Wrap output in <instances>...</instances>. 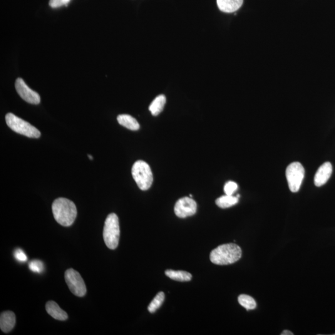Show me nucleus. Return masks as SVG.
<instances>
[{
	"instance_id": "1",
	"label": "nucleus",
	"mask_w": 335,
	"mask_h": 335,
	"mask_svg": "<svg viewBox=\"0 0 335 335\" xmlns=\"http://www.w3.org/2000/svg\"><path fill=\"white\" fill-rule=\"evenodd\" d=\"M55 219L64 227L73 224L77 215L75 204L68 199L61 198L54 201L52 205Z\"/></svg>"
},
{
	"instance_id": "2",
	"label": "nucleus",
	"mask_w": 335,
	"mask_h": 335,
	"mask_svg": "<svg viewBox=\"0 0 335 335\" xmlns=\"http://www.w3.org/2000/svg\"><path fill=\"white\" fill-rule=\"evenodd\" d=\"M242 251L235 243H227L218 246L210 253V262L217 265L233 264L242 257Z\"/></svg>"
},
{
	"instance_id": "3",
	"label": "nucleus",
	"mask_w": 335,
	"mask_h": 335,
	"mask_svg": "<svg viewBox=\"0 0 335 335\" xmlns=\"http://www.w3.org/2000/svg\"><path fill=\"white\" fill-rule=\"evenodd\" d=\"M119 237H120V227L119 218L116 213H111L107 217L104 223V241L109 249L114 250L118 247Z\"/></svg>"
},
{
	"instance_id": "4",
	"label": "nucleus",
	"mask_w": 335,
	"mask_h": 335,
	"mask_svg": "<svg viewBox=\"0 0 335 335\" xmlns=\"http://www.w3.org/2000/svg\"><path fill=\"white\" fill-rule=\"evenodd\" d=\"M132 175L141 190H148L152 185L153 178L150 166L145 161L139 160L134 164Z\"/></svg>"
},
{
	"instance_id": "5",
	"label": "nucleus",
	"mask_w": 335,
	"mask_h": 335,
	"mask_svg": "<svg viewBox=\"0 0 335 335\" xmlns=\"http://www.w3.org/2000/svg\"><path fill=\"white\" fill-rule=\"evenodd\" d=\"M5 119L7 125L15 133L29 138H36L41 136V133L38 129L12 113L7 114Z\"/></svg>"
},
{
	"instance_id": "6",
	"label": "nucleus",
	"mask_w": 335,
	"mask_h": 335,
	"mask_svg": "<svg viewBox=\"0 0 335 335\" xmlns=\"http://www.w3.org/2000/svg\"><path fill=\"white\" fill-rule=\"evenodd\" d=\"M288 185L290 191L297 193L299 191L305 175L304 168L299 162H293L287 166L285 171Z\"/></svg>"
},
{
	"instance_id": "7",
	"label": "nucleus",
	"mask_w": 335,
	"mask_h": 335,
	"mask_svg": "<svg viewBox=\"0 0 335 335\" xmlns=\"http://www.w3.org/2000/svg\"><path fill=\"white\" fill-rule=\"evenodd\" d=\"M65 279L70 291L78 297H83L86 293V287L83 278L78 272L73 269H67Z\"/></svg>"
},
{
	"instance_id": "8",
	"label": "nucleus",
	"mask_w": 335,
	"mask_h": 335,
	"mask_svg": "<svg viewBox=\"0 0 335 335\" xmlns=\"http://www.w3.org/2000/svg\"><path fill=\"white\" fill-rule=\"evenodd\" d=\"M174 211L178 217H190L197 212V203L191 198H181L176 202Z\"/></svg>"
},
{
	"instance_id": "9",
	"label": "nucleus",
	"mask_w": 335,
	"mask_h": 335,
	"mask_svg": "<svg viewBox=\"0 0 335 335\" xmlns=\"http://www.w3.org/2000/svg\"><path fill=\"white\" fill-rule=\"evenodd\" d=\"M17 93L22 99L27 103L32 104H38L41 102V98L37 92L32 90L25 83L22 78H17L15 83Z\"/></svg>"
},
{
	"instance_id": "10",
	"label": "nucleus",
	"mask_w": 335,
	"mask_h": 335,
	"mask_svg": "<svg viewBox=\"0 0 335 335\" xmlns=\"http://www.w3.org/2000/svg\"><path fill=\"white\" fill-rule=\"evenodd\" d=\"M333 171V167L331 163L325 162L320 166L319 170L315 174L314 178L315 185L317 187H320L324 185L329 181Z\"/></svg>"
},
{
	"instance_id": "11",
	"label": "nucleus",
	"mask_w": 335,
	"mask_h": 335,
	"mask_svg": "<svg viewBox=\"0 0 335 335\" xmlns=\"http://www.w3.org/2000/svg\"><path fill=\"white\" fill-rule=\"evenodd\" d=\"M16 324V316L13 312L6 311L2 312L0 316V328L2 332L8 333L11 331Z\"/></svg>"
},
{
	"instance_id": "12",
	"label": "nucleus",
	"mask_w": 335,
	"mask_h": 335,
	"mask_svg": "<svg viewBox=\"0 0 335 335\" xmlns=\"http://www.w3.org/2000/svg\"><path fill=\"white\" fill-rule=\"evenodd\" d=\"M243 3V0H217L218 9L227 13L237 11Z\"/></svg>"
},
{
	"instance_id": "13",
	"label": "nucleus",
	"mask_w": 335,
	"mask_h": 335,
	"mask_svg": "<svg viewBox=\"0 0 335 335\" xmlns=\"http://www.w3.org/2000/svg\"><path fill=\"white\" fill-rule=\"evenodd\" d=\"M46 309L48 314L54 319L64 321L68 319L67 312L62 310L59 305L54 301H49L46 305Z\"/></svg>"
},
{
	"instance_id": "14",
	"label": "nucleus",
	"mask_w": 335,
	"mask_h": 335,
	"mask_svg": "<svg viewBox=\"0 0 335 335\" xmlns=\"http://www.w3.org/2000/svg\"><path fill=\"white\" fill-rule=\"evenodd\" d=\"M118 121L120 125L125 127L126 128L131 131H137L140 128V125L133 116L128 114H121L118 117Z\"/></svg>"
},
{
	"instance_id": "15",
	"label": "nucleus",
	"mask_w": 335,
	"mask_h": 335,
	"mask_svg": "<svg viewBox=\"0 0 335 335\" xmlns=\"http://www.w3.org/2000/svg\"><path fill=\"white\" fill-rule=\"evenodd\" d=\"M165 274L170 279L176 280V281L188 282L192 279V275L190 272L184 271V270L168 269L166 270Z\"/></svg>"
},
{
	"instance_id": "16",
	"label": "nucleus",
	"mask_w": 335,
	"mask_h": 335,
	"mask_svg": "<svg viewBox=\"0 0 335 335\" xmlns=\"http://www.w3.org/2000/svg\"><path fill=\"white\" fill-rule=\"evenodd\" d=\"M166 101V97L163 95V94L158 96L154 99L152 103L149 106V111L151 112L153 116H158L163 110Z\"/></svg>"
},
{
	"instance_id": "17",
	"label": "nucleus",
	"mask_w": 335,
	"mask_h": 335,
	"mask_svg": "<svg viewBox=\"0 0 335 335\" xmlns=\"http://www.w3.org/2000/svg\"><path fill=\"white\" fill-rule=\"evenodd\" d=\"M238 202V198L230 195H225L217 199L215 201L216 204L218 207L222 208H226L232 207V206L237 204Z\"/></svg>"
},
{
	"instance_id": "18",
	"label": "nucleus",
	"mask_w": 335,
	"mask_h": 335,
	"mask_svg": "<svg viewBox=\"0 0 335 335\" xmlns=\"http://www.w3.org/2000/svg\"><path fill=\"white\" fill-rule=\"evenodd\" d=\"M238 300L239 304L247 310H253L257 307V302L250 295L246 294L240 295L238 298Z\"/></svg>"
},
{
	"instance_id": "19",
	"label": "nucleus",
	"mask_w": 335,
	"mask_h": 335,
	"mask_svg": "<svg viewBox=\"0 0 335 335\" xmlns=\"http://www.w3.org/2000/svg\"><path fill=\"white\" fill-rule=\"evenodd\" d=\"M164 300H165V294L163 292L158 293L152 301L151 302L150 305H148V311L150 313L155 312L163 304Z\"/></svg>"
},
{
	"instance_id": "20",
	"label": "nucleus",
	"mask_w": 335,
	"mask_h": 335,
	"mask_svg": "<svg viewBox=\"0 0 335 335\" xmlns=\"http://www.w3.org/2000/svg\"><path fill=\"white\" fill-rule=\"evenodd\" d=\"M29 268L32 272L36 273H42L44 271V263L40 260H33L29 263Z\"/></svg>"
},
{
	"instance_id": "21",
	"label": "nucleus",
	"mask_w": 335,
	"mask_h": 335,
	"mask_svg": "<svg viewBox=\"0 0 335 335\" xmlns=\"http://www.w3.org/2000/svg\"><path fill=\"white\" fill-rule=\"evenodd\" d=\"M224 192L227 195L232 196L238 190V185L233 181H228L224 186Z\"/></svg>"
},
{
	"instance_id": "22",
	"label": "nucleus",
	"mask_w": 335,
	"mask_h": 335,
	"mask_svg": "<svg viewBox=\"0 0 335 335\" xmlns=\"http://www.w3.org/2000/svg\"><path fill=\"white\" fill-rule=\"evenodd\" d=\"M14 258L18 261L19 262L24 263L27 260V257L23 251L19 248H17L14 252Z\"/></svg>"
},
{
	"instance_id": "23",
	"label": "nucleus",
	"mask_w": 335,
	"mask_h": 335,
	"mask_svg": "<svg viewBox=\"0 0 335 335\" xmlns=\"http://www.w3.org/2000/svg\"><path fill=\"white\" fill-rule=\"evenodd\" d=\"M70 0H50L49 5L50 6L54 7V8H56V7H59L63 5H67Z\"/></svg>"
},
{
	"instance_id": "24",
	"label": "nucleus",
	"mask_w": 335,
	"mask_h": 335,
	"mask_svg": "<svg viewBox=\"0 0 335 335\" xmlns=\"http://www.w3.org/2000/svg\"><path fill=\"white\" fill-rule=\"evenodd\" d=\"M281 335H293L294 334L292 332L289 331V330H284L282 332Z\"/></svg>"
},
{
	"instance_id": "25",
	"label": "nucleus",
	"mask_w": 335,
	"mask_h": 335,
	"mask_svg": "<svg viewBox=\"0 0 335 335\" xmlns=\"http://www.w3.org/2000/svg\"><path fill=\"white\" fill-rule=\"evenodd\" d=\"M88 156L89 158L90 159V160H93V156H92L90 155H88Z\"/></svg>"
},
{
	"instance_id": "26",
	"label": "nucleus",
	"mask_w": 335,
	"mask_h": 335,
	"mask_svg": "<svg viewBox=\"0 0 335 335\" xmlns=\"http://www.w3.org/2000/svg\"><path fill=\"white\" fill-rule=\"evenodd\" d=\"M190 198H192V197H193V195H190Z\"/></svg>"
},
{
	"instance_id": "27",
	"label": "nucleus",
	"mask_w": 335,
	"mask_h": 335,
	"mask_svg": "<svg viewBox=\"0 0 335 335\" xmlns=\"http://www.w3.org/2000/svg\"></svg>"
}]
</instances>
